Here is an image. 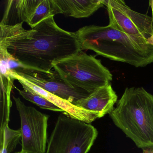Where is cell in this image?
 Segmentation results:
<instances>
[{
  "label": "cell",
  "instance_id": "6da1fadb",
  "mask_svg": "<svg viewBox=\"0 0 153 153\" xmlns=\"http://www.w3.org/2000/svg\"><path fill=\"white\" fill-rule=\"evenodd\" d=\"M23 24L0 25V47L29 69L51 73L55 63L81 51L75 33L60 28L54 16L31 30Z\"/></svg>",
  "mask_w": 153,
  "mask_h": 153
},
{
  "label": "cell",
  "instance_id": "7a4b0ae2",
  "mask_svg": "<svg viewBox=\"0 0 153 153\" xmlns=\"http://www.w3.org/2000/svg\"><path fill=\"white\" fill-rule=\"evenodd\" d=\"M75 33L81 51L91 50L97 55L136 68L146 67L153 62V45L109 25L86 26Z\"/></svg>",
  "mask_w": 153,
  "mask_h": 153
},
{
  "label": "cell",
  "instance_id": "3957f363",
  "mask_svg": "<svg viewBox=\"0 0 153 153\" xmlns=\"http://www.w3.org/2000/svg\"><path fill=\"white\" fill-rule=\"evenodd\" d=\"M109 114L137 147L153 150V94L142 87L126 88Z\"/></svg>",
  "mask_w": 153,
  "mask_h": 153
},
{
  "label": "cell",
  "instance_id": "277c9868",
  "mask_svg": "<svg viewBox=\"0 0 153 153\" xmlns=\"http://www.w3.org/2000/svg\"><path fill=\"white\" fill-rule=\"evenodd\" d=\"M53 68L71 87L89 94L113 79L112 74L100 60L82 51L55 63Z\"/></svg>",
  "mask_w": 153,
  "mask_h": 153
},
{
  "label": "cell",
  "instance_id": "5b68a950",
  "mask_svg": "<svg viewBox=\"0 0 153 153\" xmlns=\"http://www.w3.org/2000/svg\"><path fill=\"white\" fill-rule=\"evenodd\" d=\"M97 129L90 123L59 115L47 141L45 153H88L97 138Z\"/></svg>",
  "mask_w": 153,
  "mask_h": 153
},
{
  "label": "cell",
  "instance_id": "8992f818",
  "mask_svg": "<svg viewBox=\"0 0 153 153\" xmlns=\"http://www.w3.org/2000/svg\"><path fill=\"white\" fill-rule=\"evenodd\" d=\"M21 122L22 151L45 153L49 115L26 105L19 97L13 96Z\"/></svg>",
  "mask_w": 153,
  "mask_h": 153
},
{
  "label": "cell",
  "instance_id": "52a82bcc",
  "mask_svg": "<svg viewBox=\"0 0 153 153\" xmlns=\"http://www.w3.org/2000/svg\"><path fill=\"white\" fill-rule=\"evenodd\" d=\"M109 25L128 35L147 42L153 34V18L134 11L123 0H105Z\"/></svg>",
  "mask_w": 153,
  "mask_h": 153
},
{
  "label": "cell",
  "instance_id": "ba28073f",
  "mask_svg": "<svg viewBox=\"0 0 153 153\" xmlns=\"http://www.w3.org/2000/svg\"><path fill=\"white\" fill-rule=\"evenodd\" d=\"M16 72L30 83L72 104L76 101L86 98L90 95L85 91L71 87L54 70L52 71L51 73L29 69Z\"/></svg>",
  "mask_w": 153,
  "mask_h": 153
},
{
  "label": "cell",
  "instance_id": "9c48e42d",
  "mask_svg": "<svg viewBox=\"0 0 153 153\" xmlns=\"http://www.w3.org/2000/svg\"><path fill=\"white\" fill-rule=\"evenodd\" d=\"M118 101V96L111 84L100 88L88 97L76 101L73 104L79 108L95 113L99 118L110 114Z\"/></svg>",
  "mask_w": 153,
  "mask_h": 153
},
{
  "label": "cell",
  "instance_id": "30bf717a",
  "mask_svg": "<svg viewBox=\"0 0 153 153\" xmlns=\"http://www.w3.org/2000/svg\"><path fill=\"white\" fill-rule=\"evenodd\" d=\"M13 75L15 79L20 80L27 85L36 93L43 97L48 101L61 109L65 112V114L70 117L88 123H91L96 119H99L98 115L95 113L79 108L71 103L44 90L21 77L17 74L16 71L13 73Z\"/></svg>",
  "mask_w": 153,
  "mask_h": 153
},
{
  "label": "cell",
  "instance_id": "8fae6325",
  "mask_svg": "<svg viewBox=\"0 0 153 153\" xmlns=\"http://www.w3.org/2000/svg\"><path fill=\"white\" fill-rule=\"evenodd\" d=\"M54 15L87 18L105 6V0H51Z\"/></svg>",
  "mask_w": 153,
  "mask_h": 153
},
{
  "label": "cell",
  "instance_id": "7c38bea8",
  "mask_svg": "<svg viewBox=\"0 0 153 153\" xmlns=\"http://www.w3.org/2000/svg\"><path fill=\"white\" fill-rule=\"evenodd\" d=\"M41 0H9L0 25L14 26L26 22L29 25Z\"/></svg>",
  "mask_w": 153,
  "mask_h": 153
},
{
  "label": "cell",
  "instance_id": "4fadbf2b",
  "mask_svg": "<svg viewBox=\"0 0 153 153\" xmlns=\"http://www.w3.org/2000/svg\"><path fill=\"white\" fill-rule=\"evenodd\" d=\"M1 131L8 125L10 113L12 102L10 100V94L15 79L11 77L1 76Z\"/></svg>",
  "mask_w": 153,
  "mask_h": 153
},
{
  "label": "cell",
  "instance_id": "5bb4252c",
  "mask_svg": "<svg viewBox=\"0 0 153 153\" xmlns=\"http://www.w3.org/2000/svg\"><path fill=\"white\" fill-rule=\"evenodd\" d=\"M23 86V90H20L16 87L19 94L26 100L35 104L42 109L50 110L53 111L63 112V111L51 102H50L42 96L38 94L30 88L27 85L20 80H18Z\"/></svg>",
  "mask_w": 153,
  "mask_h": 153
},
{
  "label": "cell",
  "instance_id": "9a60e30c",
  "mask_svg": "<svg viewBox=\"0 0 153 153\" xmlns=\"http://www.w3.org/2000/svg\"><path fill=\"white\" fill-rule=\"evenodd\" d=\"M0 59L1 76L10 77L14 79L12 74L15 71L28 69L16 59L5 48L2 47H0Z\"/></svg>",
  "mask_w": 153,
  "mask_h": 153
},
{
  "label": "cell",
  "instance_id": "2e32d148",
  "mask_svg": "<svg viewBox=\"0 0 153 153\" xmlns=\"http://www.w3.org/2000/svg\"><path fill=\"white\" fill-rule=\"evenodd\" d=\"M21 139L20 129H12L7 125L0 133L1 153H10L15 149Z\"/></svg>",
  "mask_w": 153,
  "mask_h": 153
},
{
  "label": "cell",
  "instance_id": "e0dca14e",
  "mask_svg": "<svg viewBox=\"0 0 153 153\" xmlns=\"http://www.w3.org/2000/svg\"><path fill=\"white\" fill-rule=\"evenodd\" d=\"M54 15L51 0H41L33 19L28 25L31 28H34L42 21Z\"/></svg>",
  "mask_w": 153,
  "mask_h": 153
},
{
  "label": "cell",
  "instance_id": "ac0fdd59",
  "mask_svg": "<svg viewBox=\"0 0 153 153\" xmlns=\"http://www.w3.org/2000/svg\"><path fill=\"white\" fill-rule=\"evenodd\" d=\"M149 5H150V7L152 10V13L153 14V0H150L149 1ZM148 43L151 45H153V34L148 40H147Z\"/></svg>",
  "mask_w": 153,
  "mask_h": 153
},
{
  "label": "cell",
  "instance_id": "d6986e66",
  "mask_svg": "<svg viewBox=\"0 0 153 153\" xmlns=\"http://www.w3.org/2000/svg\"><path fill=\"white\" fill-rule=\"evenodd\" d=\"M143 153H153V150L151 149H143Z\"/></svg>",
  "mask_w": 153,
  "mask_h": 153
},
{
  "label": "cell",
  "instance_id": "ffe728a7",
  "mask_svg": "<svg viewBox=\"0 0 153 153\" xmlns=\"http://www.w3.org/2000/svg\"><path fill=\"white\" fill-rule=\"evenodd\" d=\"M16 153H31V152H26V151H22V150H21V151H19V152H16Z\"/></svg>",
  "mask_w": 153,
  "mask_h": 153
}]
</instances>
